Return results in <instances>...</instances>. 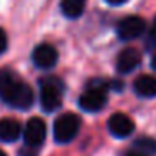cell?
Masks as SVG:
<instances>
[{
	"label": "cell",
	"mask_w": 156,
	"mask_h": 156,
	"mask_svg": "<svg viewBox=\"0 0 156 156\" xmlns=\"http://www.w3.org/2000/svg\"><path fill=\"white\" fill-rule=\"evenodd\" d=\"M133 89H134V92L139 96V98H154L156 96V77H153V76H139L138 79L134 81V84H133Z\"/></svg>",
	"instance_id": "obj_11"
},
{
	"label": "cell",
	"mask_w": 156,
	"mask_h": 156,
	"mask_svg": "<svg viewBox=\"0 0 156 156\" xmlns=\"http://www.w3.org/2000/svg\"><path fill=\"white\" fill-rule=\"evenodd\" d=\"M7 35H5V32L0 29V54H4L5 51H7Z\"/></svg>",
	"instance_id": "obj_14"
},
{
	"label": "cell",
	"mask_w": 156,
	"mask_h": 156,
	"mask_svg": "<svg viewBox=\"0 0 156 156\" xmlns=\"http://www.w3.org/2000/svg\"><path fill=\"white\" fill-rule=\"evenodd\" d=\"M19 156H37L34 151V146H29V148H24L20 153H19Z\"/></svg>",
	"instance_id": "obj_15"
},
{
	"label": "cell",
	"mask_w": 156,
	"mask_h": 156,
	"mask_svg": "<svg viewBox=\"0 0 156 156\" xmlns=\"http://www.w3.org/2000/svg\"><path fill=\"white\" fill-rule=\"evenodd\" d=\"M20 133H22V126L17 119H12V118L0 119V141L14 143L19 139Z\"/></svg>",
	"instance_id": "obj_10"
},
{
	"label": "cell",
	"mask_w": 156,
	"mask_h": 156,
	"mask_svg": "<svg viewBox=\"0 0 156 156\" xmlns=\"http://www.w3.org/2000/svg\"><path fill=\"white\" fill-rule=\"evenodd\" d=\"M151 67H153V71H156V52L153 54V59H151Z\"/></svg>",
	"instance_id": "obj_19"
},
{
	"label": "cell",
	"mask_w": 156,
	"mask_h": 156,
	"mask_svg": "<svg viewBox=\"0 0 156 156\" xmlns=\"http://www.w3.org/2000/svg\"><path fill=\"white\" fill-rule=\"evenodd\" d=\"M109 87L116 89V91H121V89H122V82H119V81H112V82H109Z\"/></svg>",
	"instance_id": "obj_16"
},
{
	"label": "cell",
	"mask_w": 156,
	"mask_h": 156,
	"mask_svg": "<svg viewBox=\"0 0 156 156\" xmlns=\"http://www.w3.org/2000/svg\"><path fill=\"white\" fill-rule=\"evenodd\" d=\"M108 128H109V133L116 138H128L134 131V122L129 116L122 114V112H116L109 118Z\"/></svg>",
	"instance_id": "obj_8"
},
{
	"label": "cell",
	"mask_w": 156,
	"mask_h": 156,
	"mask_svg": "<svg viewBox=\"0 0 156 156\" xmlns=\"http://www.w3.org/2000/svg\"><path fill=\"white\" fill-rule=\"evenodd\" d=\"M109 5H122V4H126L128 0H106Z\"/></svg>",
	"instance_id": "obj_17"
},
{
	"label": "cell",
	"mask_w": 156,
	"mask_h": 156,
	"mask_svg": "<svg viewBox=\"0 0 156 156\" xmlns=\"http://www.w3.org/2000/svg\"><path fill=\"white\" fill-rule=\"evenodd\" d=\"M79 129H81V118L77 114H72V112H66L55 119L54 138L57 143L66 144V143H71L77 136Z\"/></svg>",
	"instance_id": "obj_3"
},
{
	"label": "cell",
	"mask_w": 156,
	"mask_h": 156,
	"mask_svg": "<svg viewBox=\"0 0 156 156\" xmlns=\"http://www.w3.org/2000/svg\"><path fill=\"white\" fill-rule=\"evenodd\" d=\"M57 59L59 54L51 44H39L32 52V61L39 69H52L57 64Z\"/></svg>",
	"instance_id": "obj_7"
},
{
	"label": "cell",
	"mask_w": 156,
	"mask_h": 156,
	"mask_svg": "<svg viewBox=\"0 0 156 156\" xmlns=\"http://www.w3.org/2000/svg\"><path fill=\"white\" fill-rule=\"evenodd\" d=\"M126 156H146V153H143V151H129V153H126Z\"/></svg>",
	"instance_id": "obj_18"
},
{
	"label": "cell",
	"mask_w": 156,
	"mask_h": 156,
	"mask_svg": "<svg viewBox=\"0 0 156 156\" xmlns=\"http://www.w3.org/2000/svg\"><path fill=\"white\" fill-rule=\"evenodd\" d=\"M108 102L106 98V86L101 82H91L89 89L86 92H82L81 98H79V106L81 109L89 112H96L99 109H102Z\"/></svg>",
	"instance_id": "obj_4"
},
{
	"label": "cell",
	"mask_w": 156,
	"mask_h": 156,
	"mask_svg": "<svg viewBox=\"0 0 156 156\" xmlns=\"http://www.w3.org/2000/svg\"><path fill=\"white\" fill-rule=\"evenodd\" d=\"M139 64H141V54H139V51L134 47L122 49L118 54V59H116V69H118V72H121V74H129V72H133Z\"/></svg>",
	"instance_id": "obj_9"
},
{
	"label": "cell",
	"mask_w": 156,
	"mask_h": 156,
	"mask_svg": "<svg viewBox=\"0 0 156 156\" xmlns=\"http://www.w3.org/2000/svg\"><path fill=\"white\" fill-rule=\"evenodd\" d=\"M86 9V0H62L61 10L67 19H77Z\"/></svg>",
	"instance_id": "obj_12"
},
{
	"label": "cell",
	"mask_w": 156,
	"mask_h": 156,
	"mask_svg": "<svg viewBox=\"0 0 156 156\" xmlns=\"http://www.w3.org/2000/svg\"><path fill=\"white\" fill-rule=\"evenodd\" d=\"M0 99L10 108L25 111L34 104V92L25 81L9 69H0Z\"/></svg>",
	"instance_id": "obj_1"
},
{
	"label": "cell",
	"mask_w": 156,
	"mask_h": 156,
	"mask_svg": "<svg viewBox=\"0 0 156 156\" xmlns=\"http://www.w3.org/2000/svg\"><path fill=\"white\" fill-rule=\"evenodd\" d=\"M151 35L156 37V19H154V24H153V29H151Z\"/></svg>",
	"instance_id": "obj_20"
},
{
	"label": "cell",
	"mask_w": 156,
	"mask_h": 156,
	"mask_svg": "<svg viewBox=\"0 0 156 156\" xmlns=\"http://www.w3.org/2000/svg\"><path fill=\"white\" fill-rule=\"evenodd\" d=\"M144 30H146V22L144 19L138 17V15L126 17L118 24V35L122 41H134L139 35H143Z\"/></svg>",
	"instance_id": "obj_5"
},
{
	"label": "cell",
	"mask_w": 156,
	"mask_h": 156,
	"mask_svg": "<svg viewBox=\"0 0 156 156\" xmlns=\"http://www.w3.org/2000/svg\"><path fill=\"white\" fill-rule=\"evenodd\" d=\"M0 156H7V154H5V153L2 151V149H0Z\"/></svg>",
	"instance_id": "obj_21"
},
{
	"label": "cell",
	"mask_w": 156,
	"mask_h": 156,
	"mask_svg": "<svg viewBox=\"0 0 156 156\" xmlns=\"http://www.w3.org/2000/svg\"><path fill=\"white\" fill-rule=\"evenodd\" d=\"M64 86L57 77L41 79V106L45 112H54L62 104Z\"/></svg>",
	"instance_id": "obj_2"
},
{
	"label": "cell",
	"mask_w": 156,
	"mask_h": 156,
	"mask_svg": "<svg viewBox=\"0 0 156 156\" xmlns=\"http://www.w3.org/2000/svg\"><path fill=\"white\" fill-rule=\"evenodd\" d=\"M45 134H47V128L41 118H32L27 121L24 128V139L27 146L39 148L45 141Z\"/></svg>",
	"instance_id": "obj_6"
},
{
	"label": "cell",
	"mask_w": 156,
	"mask_h": 156,
	"mask_svg": "<svg viewBox=\"0 0 156 156\" xmlns=\"http://www.w3.org/2000/svg\"><path fill=\"white\" fill-rule=\"evenodd\" d=\"M133 146H134L138 151H143V153H146V154H156V139L148 138V136L134 139Z\"/></svg>",
	"instance_id": "obj_13"
}]
</instances>
